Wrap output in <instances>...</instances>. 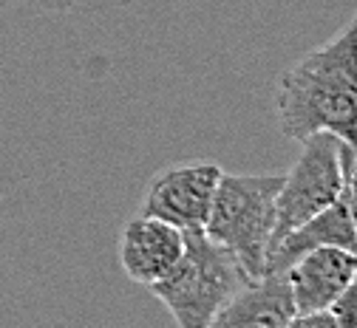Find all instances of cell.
<instances>
[{
  "label": "cell",
  "mask_w": 357,
  "mask_h": 328,
  "mask_svg": "<svg viewBox=\"0 0 357 328\" xmlns=\"http://www.w3.org/2000/svg\"><path fill=\"white\" fill-rule=\"evenodd\" d=\"M295 311H329L337 295L357 277V252L321 247L298 258L287 272Z\"/></svg>",
  "instance_id": "7"
},
{
  "label": "cell",
  "mask_w": 357,
  "mask_h": 328,
  "mask_svg": "<svg viewBox=\"0 0 357 328\" xmlns=\"http://www.w3.org/2000/svg\"><path fill=\"white\" fill-rule=\"evenodd\" d=\"M329 314L340 328H357V277L337 295V300L329 306Z\"/></svg>",
  "instance_id": "10"
},
{
  "label": "cell",
  "mask_w": 357,
  "mask_h": 328,
  "mask_svg": "<svg viewBox=\"0 0 357 328\" xmlns=\"http://www.w3.org/2000/svg\"><path fill=\"white\" fill-rule=\"evenodd\" d=\"M354 159L357 150L332 133H312L303 139L301 156L284 175V184L278 190V218L270 249L287 232H292L295 226L306 224L309 218H315L318 212L329 210L343 198Z\"/></svg>",
  "instance_id": "4"
},
{
  "label": "cell",
  "mask_w": 357,
  "mask_h": 328,
  "mask_svg": "<svg viewBox=\"0 0 357 328\" xmlns=\"http://www.w3.org/2000/svg\"><path fill=\"white\" fill-rule=\"evenodd\" d=\"M287 328H340L329 311H295Z\"/></svg>",
  "instance_id": "11"
},
{
  "label": "cell",
  "mask_w": 357,
  "mask_h": 328,
  "mask_svg": "<svg viewBox=\"0 0 357 328\" xmlns=\"http://www.w3.org/2000/svg\"><path fill=\"white\" fill-rule=\"evenodd\" d=\"M321 247H340L357 252V226L349 215L346 201L340 198L329 210L318 212L315 218H309L306 224L295 226L287 235L266 252V266L264 274H284L298 258H303L312 249Z\"/></svg>",
  "instance_id": "9"
},
{
  "label": "cell",
  "mask_w": 357,
  "mask_h": 328,
  "mask_svg": "<svg viewBox=\"0 0 357 328\" xmlns=\"http://www.w3.org/2000/svg\"><path fill=\"white\" fill-rule=\"evenodd\" d=\"M185 238L188 244L178 266L151 286V292L165 303L178 328H210L218 309L250 277L225 247L207 238L204 229L185 232Z\"/></svg>",
  "instance_id": "3"
},
{
  "label": "cell",
  "mask_w": 357,
  "mask_h": 328,
  "mask_svg": "<svg viewBox=\"0 0 357 328\" xmlns=\"http://www.w3.org/2000/svg\"><path fill=\"white\" fill-rule=\"evenodd\" d=\"M185 232L148 212L133 215L119 235V266L139 286H156L185 255Z\"/></svg>",
  "instance_id": "6"
},
{
  "label": "cell",
  "mask_w": 357,
  "mask_h": 328,
  "mask_svg": "<svg viewBox=\"0 0 357 328\" xmlns=\"http://www.w3.org/2000/svg\"><path fill=\"white\" fill-rule=\"evenodd\" d=\"M295 300L287 274H261L218 309L210 328H287Z\"/></svg>",
  "instance_id": "8"
},
{
  "label": "cell",
  "mask_w": 357,
  "mask_h": 328,
  "mask_svg": "<svg viewBox=\"0 0 357 328\" xmlns=\"http://www.w3.org/2000/svg\"><path fill=\"white\" fill-rule=\"evenodd\" d=\"M343 201H346L349 215H351V221H354V226H357V196H354V193H343Z\"/></svg>",
  "instance_id": "12"
},
{
  "label": "cell",
  "mask_w": 357,
  "mask_h": 328,
  "mask_svg": "<svg viewBox=\"0 0 357 328\" xmlns=\"http://www.w3.org/2000/svg\"><path fill=\"white\" fill-rule=\"evenodd\" d=\"M281 184V173H225L204 224L207 238L225 247L250 280L261 277L266 266Z\"/></svg>",
  "instance_id": "2"
},
{
  "label": "cell",
  "mask_w": 357,
  "mask_h": 328,
  "mask_svg": "<svg viewBox=\"0 0 357 328\" xmlns=\"http://www.w3.org/2000/svg\"><path fill=\"white\" fill-rule=\"evenodd\" d=\"M221 175L225 170L215 162H182L162 167L148 184L139 212L156 215L182 232L204 229Z\"/></svg>",
  "instance_id": "5"
},
{
  "label": "cell",
  "mask_w": 357,
  "mask_h": 328,
  "mask_svg": "<svg viewBox=\"0 0 357 328\" xmlns=\"http://www.w3.org/2000/svg\"><path fill=\"white\" fill-rule=\"evenodd\" d=\"M275 111L287 139L332 133L357 150V15L278 77Z\"/></svg>",
  "instance_id": "1"
}]
</instances>
